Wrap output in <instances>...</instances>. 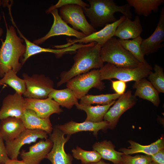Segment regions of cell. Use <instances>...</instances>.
I'll list each match as a JSON object with an SVG mask.
<instances>
[{
	"instance_id": "836d02e7",
	"label": "cell",
	"mask_w": 164,
	"mask_h": 164,
	"mask_svg": "<svg viewBox=\"0 0 164 164\" xmlns=\"http://www.w3.org/2000/svg\"><path fill=\"white\" fill-rule=\"evenodd\" d=\"M72 4L78 5L83 8L89 7L90 6L89 4L81 0H60L56 4L50 7L46 10V12L47 13L49 14L54 9H57L66 5Z\"/></svg>"
},
{
	"instance_id": "83f0119b",
	"label": "cell",
	"mask_w": 164,
	"mask_h": 164,
	"mask_svg": "<svg viewBox=\"0 0 164 164\" xmlns=\"http://www.w3.org/2000/svg\"><path fill=\"white\" fill-rule=\"evenodd\" d=\"M118 39L122 46L139 62L144 64H149L142 51L141 45L143 39L141 36L132 40Z\"/></svg>"
},
{
	"instance_id": "4fadbf2b",
	"label": "cell",
	"mask_w": 164,
	"mask_h": 164,
	"mask_svg": "<svg viewBox=\"0 0 164 164\" xmlns=\"http://www.w3.org/2000/svg\"><path fill=\"white\" fill-rule=\"evenodd\" d=\"M50 13L53 18V22L50 30L44 36L34 41V44L38 45L42 43L50 38L55 36L65 35L74 36L77 39L86 36L82 32L76 30L69 26L60 17L57 9L53 10Z\"/></svg>"
},
{
	"instance_id": "cb8c5ba5",
	"label": "cell",
	"mask_w": 164,
	"mask_h": 164,
	"mask_svg": "<svg viewBox=\"0 0 164 164\" xmlns=\"http://www.w3.org/2000/svg\"><path fill=\"white\" fill-rule=\"evenodd\" d=\"M130 146L128 148H121L119 150L125 154H132L142 153L152 155L161 149H164V138L163 136L155 142L148 145H142L132 140H129Z\"/></svg>"
},
{
	"instance_id": "3957f363",
	"label": "cell",
	"mask_w": 164,
	"mask_h": 164,
	"mask_svg": "<svg viewBox=\"0 0 164 164\" xmlns=\"http://www.w3.org/2000/svg\"><path fill=\"white\" fill-rule=\"evenodd\" d=\"M89 7L83 8L85 15L89 19L91 25L94 28L104 27L118 19L115 12L121 13L126 18L131 19V7L128 4L117 5L113 0H88Z\"/></svg>"
},
{
	"instance_id": "74e56055",
	"label": "cell",
	"mask_w": 164,
	"mask_h": 164,
	"mask_svg": "<svg viewBox=\"0 0 164 164\" xmlns=\"http://www.w3.org/2000/svg\"><path fill=\"white\" fill-rule=\"evenodd\" d=\"M5 164H25L22 161H19L18 159H9Z\"/></svg>"
},
{
	"instance_id": "30bf717a",
	"label": "cell",
	"mask_w": 164,
	"mask_h": 164,
	"mask_svg": "<svg viewBox=\"0 0 164 164\" xmlns=\"http://www.w3.org/2000/svg\"><path fill=\"white\" fill-rule=\"evenodd\" d=\"M48 137V133L45 131L26 129L13 140L5 142L8 155L11 159H18L22 146L35 142L38 139H46Z\"/></svg>"
},
{
	"instance_id": "9c48e42d",
	"label": "cell",
	"mask_w": 164,
	"mask_h": 164,
	"mask_svg": "<svg viewBox=\"0 0 164 164\" xmlns=\"http://www.w3.org/2000/svg\"><path fill=\"white\" fill-rule=\"evenodd\" d=\"M52 132L49 138L53 142V146L46 158L52 164H72V156L66 153L64 148L65 144L70 136L67 135L65 137V134L57 126L53 128Z\"/></svg>"
},
{
	"instance_id": "e575fe53",
	"label": "cell",
	"mask_w": 164,
	"mask_h": 164,
	"mask_svg": "<svg viewBox=\"0 0 164 164\" xmlns=\"http://www.w3.org/2000/svg\"><path fill=\"white\" fill-rule=\"evenodd\" d=\"M112 89L116 93L122 95L125 93L127 86L126 82L120 80H111Z\"/></svg>"
},
{
	"instance_id": "ba28073f",
	"label": "cell",
	"mask_w": 164,
	"mask_h": 164,
	"mask_svg": "<svg viewBox=\"0 0 164 164\" xmlns=\"http://www.w3.org/2000/svg\"><path fill=\"white\" fill-rule=\"evenodd\" d=\"M22 76L26 87L23 95L26 98L45 99L54 89L53 81L43 74H34L30 76L24 73Z\"/></svg>"
},
{
	"instance_id": "f546056e",
	"label": "cell",
	"mask_w": 164,
	"mask_h": 164,
	"mask_svg": "<svg viewBox=\"0 0 164 164\" xmlns=\"http://www.w3.org/2000/svg\"><path fill=\"white\" fill-rule=\"evenodd\" d=\"M73 156L76 159L80 160L82 164H88L98 162L102 159L100 154L96 151H86L78 146L71 151Z\"/></svg>"
},
{
	"instance_id": "ffe728a7",
	"label": "cell",
	"mask_w": 164,
	"mask_h": 164,
	"mask_svg": "<svg viewBox=\"0 0 164 164\" xmlns=\"http://www.w3.org/2000/svg\"><path fill=\"white\" fill-rule=\"evenodd\" d=\"M26 129L20 118L9 117L0 120V132L5 142L13 140Z\"/></svg>"
},
{
	"instance_id": "7c38bea8",
	"label": "cell",
	"mask_w": 164,
	"mask_h": 164,
	"mask_svg": "<svg viewBox=\"0 0 164 164\" xmlns=\"http://www.w3.org/2000/svg\"><path fill=\"white\" fill-rule=\"evenodd\" d=\"M137 100L136 97L132 94L131 90H128L121 95L109 108L104 117V121L108 123V128H114L121 115L132 108Z\"/></svg>"
},
{
	"instance_id": "7402d4cb",
	"label": "cell",
	"mask_w": 164,
	"mask_h": 164,
	"mask_svg": "<svg viewBox=\"0 0 164 164\" xmlns=\"http://www.w3.org/2000/svg\"><path fill=\"white\" fill-rule=\"evenodd\" d=\"M132 87L135 89L134 95L148 100L158 107L160 100L159 92L145 78L135 81Z\"/></svg>"
},
{
	"instance_id": "5bb4252c",
	"label": "cell",
	"mask_w": 164,
	"mask_h": 164,
	"mask_svg": "<svg viewBox=\"0 0 164 164\" xmlns=\"http://www.w3.org/2000/svg\"><path fill=\"white\" fill-rule=\"evenodd\" d=\"M26 109L25 98L15 92L4 99L0 109V120L9 117L21 118Z\"/></svg>"
},
{
	"instance_id": "4316f807",
	"label": "cell",
	"mask_w": 164,
	"mask_h": 164,
	"mask_svg": "<svg viewBox=\"0 0 164 164\" xmlns=\"http://www.w3.org/2000/svg\"><path fill=\"white\" fill-rule=\"evenodd\" d=\"M48 97L53 99L60 106L68 109L79 103L73 92L68 88L59 90L54 89Z\"/></svg>"
},
{
	"instance_id": "484cf974",
	"label": "cell",
	"mask_w": 164,
	"mask_h": 164,
	"mask_svg": "<svg viewBox=\"0 0 164 164\" xmlns=\"http://www.w3.org/2000/svg\"><path fill=\"white\" fill-rule=\"evenodd\" d=\"M127 4L133 7L138 15L147 17L152 12H157L164 0H127Z\"/></svg>"
},
{
	"instance_id": "6da1fadb",
	"label": "cell",
	"mask_w": 164,
	"mask_h": 164,
	"mask_svg": "<svg viewBox=\"0 0 164 164\" xmlns=\"http://www.w3.org/2000/svg\"><path fill=\"white\" fill-rule=\"evenodd\" d=\"M101 45L93 42L78 49L73 57V65L69 70L61 73L57 86L67 83L73 77L88 72L91 70L103 67L104 65L101 56Z\"/></svg>"
},
{
	"instance_id": "8d00e7d4",
	"label": "cell",
	"mask_w": 164,
	"mask_h": 164,
	"mask_svg": "<svg viewBox=\"0 0 164 164\" xmlns=\"http://www.w3.org/2000/svg\"><path fill=\"white\" fill-rule=\"evenodd\" d=\"M152 161L159 164H164V149L151 155Z\"/></svg>"
},
{
	"instance_id": "b9f144b4",
	"label": "cell",
	"mask_w": 164,
	"mask_h": 164,
	"mask_svg": "<svg viewBox=\"0 0 164 164\" xmlns=\"http://www.w3.org/2000/svg\"><path fill=\"white\" fill-rule=\"evenodd\" d=\"M2 1L0 0V7L2 4ZM1 15L0 14V20H1Z\"/></svg>"
},
{
	"instance_id": "e0dca14e",
	"label": "cell",
	"mask_w": 164,
	"mask_h": 164,
	"mask_svg": "<svg viewBox=\"0 0 164 164\" xmlns=\"http://www.w3.org/2000/svg\"><path fill=\"white\" fill-rule=\"evenodd\" d=\"M164 41V8L161 10L159 20L154 31L148 38L143 39L141 48L144 56L157 52L162 47Z\"/></svg>"
},
{
	"instance_id": "8992f818",
	"label": "cell",
	"mask_w": 164,
	"mask_h": 164,
	"mask_svg": "<svg viewBox=\"0 0 164 164\" xmlns=\"http://www.w3.org/2000/svg\"><path fill=\"white\" fill-rule=\"evenodd\" d=\"M66 86L72 90L78 99L86 95L92 88L101 90L105 87L101 79L99 69H94L73 77L67 83Z\"/></svg>"
},
{
	"instance_id": "7a4b0ae2",
	"label": "cell",
	"mask_w": 164,
	"mask_h": 164,
	"mask_svg": "<svg viewBox=\"0 0 164 164\" xmlns=\"http://www.w3.org/2000/svg\"><path fill=\"white\" fill-rule=\"evenodd\" d=\"M6 27V36L0 48V77L10 70L16 73L22 64L19 62L26 51L24 40L19 37L12 26H8L4 18Z\"/></svg>"
},
{
	"instance_id": "5b68a950",
	"label": "cell",
	"mask_w": 164,
	"mask_h": 164,
	"mask_svg": "<svg viewBox=\"0 0 164 164\" xmlns=\"http://www.w3.org/2000/svg\"><path fill=\"white\" fill-rule=\"evenodd\" d=\"M152 67L149 64H142L134 68L120 67L107 63L99 69L102 80L116 79L125 82L136 81L147 77L152 71Z\"/></svg>"
},
{
	"instance_id": "d4e9b609",
	"label": "cell",
	"mask_w": 164,
	"mask_h": 164,
	"mask_svg": "<svg viewBox=\"0 0 164 164\" xmlns=\"http://www.w3.org/2000/svg\"><path fill=\"white\" fill-rule=\"evenodd\" d=\"M115 100L107 104L93 106L91 105L78 103L76 105L77 108L83 110L87 114L85 121L93 122H99L103 121L105 114L115 102Z\"/></svg>"
},
{
	"instance_id": "277c9868",
	"label": "cell",
	"mask_w": 164,
	"mask_h": 164,
	"mask_svg": "<svg viewBox=\"0 0 164 164\" xmlns=\"http://www.w3.org/2000/svg\"><path fill=\"white\" fill-rule=\"evenodd\" d=\"M100 53L103 63L106 62L117 67L134 68L144 64L125 49L115 36L108 40L101 47Z\"/></svg>"
},
{
	"instance_id": "d590c367",
	"label": "cell",
	"mask_w": 164,
	"mask_h": 164,
	"mask_svg": "<svg viewBox=\"0 0 164 164\" xmlns=\"http://www.w3.org/2000/svg\"><path fill=\"white\" fill-rule=\"evenodd\" d=\"M4 141L0 132V164H5L10 159L8 155Z\"/></svg>"
},
{
	"instance_id": "1f68e13d",
	"label": "cell",
	"mask_w": 164,
	"mask_h": 164,
	"mask_svg": "<svg viewBox=\"0 0 164 164\" xmlns=\"http://www.w3.org/2000/svg\"><path fill=\"white\" fill-rule=\"evenodd\" d=\"M154 72L152 71L149 75L148 80L154 88L160 93L164 92V73L163 68L158 64H155Z\"/></svg>"
},
{
	"instance_id": "60d3db41",
	"label": "cell",
	"mask_w": 164,
	"mask_h": 164,
	"mask_svg": "<svg viewBox=\"0 0 164 164\" xmlns=\"http://www.w3.org/2000/svg\"><path fill=\"white\" fill-rule=\"evenodd\" d=\"M150 164H159L155 162H154L152 161L150 163Z\"/></svg>"
},
{
	"instance_id": "d6986e66",
	"label": "cell",
	"mask_w": 164,
	"mask_h": 164,
	"mask_svg": "<svg viewBox=\"0 0 164 164\" xmlns=\"http://www.w3.org/2000/svg\"><path fill=\"white\" fill-rule=\"evenodd\" d=\"M142 31L139 16H136L133 20L125 17L117 28L114 36L121 40L134 39L140 36Z\"/></svg>"
},
{
	"instance_id": "d6a6232c",
	"label": "cell",
	"mask_w": 164,
	"mask_h": 164,
	"mask_svg": "<svg viewBox=\"0 0 164 164\" xmlns=\"http://www.w3.org/2000/svg\"><path fill=\"white\" fill-rule=\"evenodd\" d=\"M122 164H150L152 161L150 155H137L132 156L123 154Z\"/></svg>"
},
{
	"instance_id": "603a6c76",
	"label": "cell",
	"mask_w": 164,
	"mask_h": 164,
	"mask_svg": "<svg viewBox=\"0 0 164 164\" xmlns=\"http://www.w3.org/2000/svg\"><path fill=\"white\" fill-rule=\"evenodd\" d=\"M93 150L97 152L102 159L109 161L113 164H122V152L116 151L114 145L110 141L104 140L96 142L92 146Z\"/></svg>"
},
{
	"instance_id": "ab89813d",
	"label": "cell",
	"mask_w": 164,
	"mask_h": 164,
	"mask_svg": "<svg viewBox=\"0 0 164 164\" xmlns=\"http://www.w3.org/2000/svg\"><path fill=\"white\" fill-rule=\"evenodd\" d=\"M3 32L2 29L0 27V38L2 35Z\"/></svg>"
},
{
	"instance_id": "ac0fdd59",
	"label": "cell",
	"mask_w": 164,
	"mask_h": 164,
	"mask_svg": "<svg viewBox=\"0 0 164 164\" xmlns=\"http://www.w3.org/2000/svg\"><path fill=\"white\" fill-rule=\"evenodd\" d=\"M108 123L104 121L96 123L86 121L77 123L71 121L57 126L65 135H67L71 136L79 132L90 131L93 132L94 135L96 136L99 131L108 128Z\"/></svg>"
},
{
	"instance_id": "f35d334b",
	"label": "cell",
	"mask_w": 164,
	"mask_h": 164,
	"mask_svg": "<svg viewBox=\"0 0 164 164\" xmlns=\"http://www.w3.org/2000/svg\"><path fill=\"white\" fill-rule=\"evenodd\" d=\"M88 164H111L109 163L106 162L104 160L101 159L99 161L95 162V163H89Z\"/></svg>"
},
{
	"instance_id": "8fae6325",
	"label": "cell",
	"mask_w": 164,
	"mask_h": 164,
	"mask_svg": "<svg viewBox=\"0 0 164 164\" xmlns=\"http://www.w3.org/2000/svg\"><path fill=\"white\" fill-rule=\"evenodd\" d=\"M124 15L115 22L105 25L102 29L80 39H68L67 43L62 45H55L53 48L60 49L70 46L77 43H87L96 42L101 47L109 39L114 36L116 30L119 24L125 18Z\"/></svg>"
},
{
	"instance_id": "52a82bcc",
	"label": "cell",
	"mask_w": 164,
	"mask_h": 164,
	"mask_svg": "<svg viewBox=\"0 0 164 164\" xmlns=\"http://www.w3.org/2000/svg\"><path fill=\"white\" fill-rule=\"evenodd\" d=\"M59 15L67 24H70L73 28L80 30L86 36L96 32L87 20L83 8L77 5H69L61 7Z\"/></svg>"
},
{
	"instance_id": "44dd1931",
	"label": "cell",
	"mask_w": 164,
	"mask_h": 164,
	"mask_svg": "<svg viewBox=\"0 0 164 164\" xmlns=\"http://www.w3.org/2000/svg\"><path fill=\"white\" fill-rule=\"evenodd\" d=\"M26 129H39L50 134L52 127L50 118H42L39 117L33 111L26 109L21 118Z\"/></svg>"
},
{
	"instance_id": "f1b7e54d",
	"label": "cell",
	"mask_w": 164,
	"mask_h": 164,
	"mask_svg": "<svg viewBox=\"0 0 164 164\" xmlns=\"http://www.w3.org/2000/svg\"><path fill=\"white\" fill-rule=\"evenodd\" d=\"M4 84L9 85L21 95H24L26 92V87L24 80L19 77L16 73L12 70L6 73L0 80V85Z\"/></svg>"
},
{
	"instance_id": "9a60e30c",
	"label": "cell",
	"mask_w": 164,
	"mask_h": 164,
	"mask_svg": "<svg viewBox=\"0 0 164 164\" xmlns=\"http://www.w3.org/2000/svg\"><path fill=\"white\" fill-rule=\"evenodd\" d=\"M25 100L26 109L33 111L41 118H50L51 114L63 111L55 101L49 97L43 99L26 98Z\"/></svg>"
},
{
	"instance_id": "4dcf8cb0",
	"label": "cell",
	"mask_w": 164,
	"mask_h": 164,
	"mask_svg": "<svg viewBox=\"0 0 164 164\" xmlns=\"http://www.w3.org/2000/svg\"><path fill=\"white\" fill-rule=\"evenodd\" d=\"M121 95L116 93L98 95H86L80 99V104L106 105L118 99Z\"/></svg>"
},
{
	"instance_id": "2e32d148",
	"label": "cell",
	"mask_w": 164,
	"mask_h": 164,
	"mask_svg": "<svg viewBox=\"0 0 164 164\" xmlns=\"http://www.w3.org/2000/svg\"><path fill=\"white\" fill-rule=\"evenodd\" d=\"M53 142L50 138L40 140L30 146L29 151L22 150L20 156L25 164H39L51 149Z\"/></svg>"
}]
</instances>
